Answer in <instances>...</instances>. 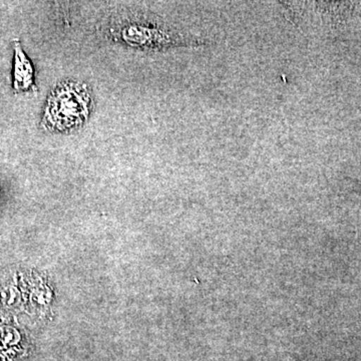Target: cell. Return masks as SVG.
<instances>
[{
  "label": "cell",
  "mask_w": 361,
  "mask_h": 361,
  "mask_svg": "<svg viewBox=\"0 0 361 361\" xmlns=\"http://www.w3.org/2000/svg\"><path fill=\"white\" fill-rule=\"evenodd\" d=\"M92 109V94L87 85L63 82L52 90L47 99L42 126L56 132L78 129L89 118Z\"/></svg>",
  "instance_id": "obj_1"
},
{
  "label": "cell",
  "mask_w": 361,
  "mask_h": 361,
  "mask_svg": "<svg viewBox=\"0 0 361 361\" xmlns=\"http://www.w3.org/2000/svg\"><path fill=\"white\" fill-rule=\"evenodd\" d=\"M123 39L142 47L152 49L170 47L171 45L179 44V39H175L172 33L160 30L158 27H146V26H130L123 32Z\"/></svg>",
  "instance_id": "obj_2"
},
{
  "label": "cell",
  "mask_w": 361,
  "mask_h": 361,
  "mask_svg": "<svg viewBox=\"0 0 361 361\" xmlns=\"http://www.w3.org/2000/svg\"><path fill=\"white\" fill-rule=\"evenodd\" d=\"M13 89L16 92L20 90L37 92L35 85L33 66L30 59L21 49L18 40H14Z\"/></svg>",
  "instance_id": "obj_3"
}]
</instances>
